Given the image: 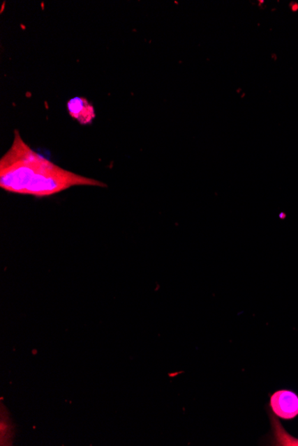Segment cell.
Listing matches in <instances>:
<instances>
[{"mask_svg": "<svg viewBox=\"0 0 298 446\" xmlns=\"http://www.w3.org/2000/svg\"><path fill=\"white\" fill-rule=\"evenodd\" d=\"M270 406L278 418L292 420L298 415V396L292 391H276L271 397Z\"/></svg>", "mask_w": 298, "mask_h": 446, "instance_id": "cell-2", "label": "cell"}, {"mask_svg": "<svg viewBox=\"0 0 298 446\" xmlns=\"http://www.w3.org/2000/svg\"><path fill=\"white\" fill-rule=\"evenodd\" d=\"M107 187L96 179L61 168L35 152L15 130L10 148L0 159V187L12 194L47 197L73 186Z\"/></svg>", "mask_w": 298, "mask_h": 446, "instance_id": "cell-1", "label": "cell"}, {"mask_svg": "<svg viewBox=\"0 0 298 446\" xmlns=\"http://www.w3.org/2000/svg\"><path fill=\"white\" fill-rule=\"evenodd\" d=\"M272 431H274V445L298 446V439L288 434L282 428L280 422L274 416L271 417Z\"/></svg>", "mask_w": 298, "mask_h": 446, "instance_id": "cell-4", "label": "cell"}, {"mask_svg": "<svg viewBox=\"0 0 298 446\" xmlns=\"http://www.w3.org/2000/svg\"><path fill=\"white\" fill-rule=\"evenodd\" d=\"M67 111L70 117L81 125H89L96 118L94 107L87 98L76 96L67 102Z\"/></svg>", "mask_w": 298, "mask_h": 446, "instance_id": "cell-3", "label": "cell"}]
</instances>
